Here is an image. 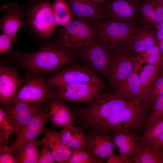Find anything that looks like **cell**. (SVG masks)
<instances>
[{
	"mask_svg": "<svg viewBox=\"0 0 163 163\" xmlns=\"http://www.w3.org/2000/svg\"><path fill=\"white\" fill-rule=\"evenodd\" d=\"M104 87L88 83H69L54 89L52 96L65 103L87 102L101 96Z\"/></svg>",
	"mask_w": 163,
	"mask_h": 163,
	"instance_id": "30bf717a",
	"label": "cell"
},
{
	"mask_svg": "<svg viewBox=\"0 0 163 163\" xmlns=\"http://www.w3.org/2000/svg\"><path fill=\"white\" fill-rule=\"evenodd\" d=\"M84 83L104 86L102 80L91 68L80 65L67 66L50 77L47 83L52 89L71 83Z\"/></svg>",
	"mask_w": 163,
	"mask_h": 163,
	"instance_id": "9c48e42d",
	"label": "cell"
},
{
	"mask_svg": "<svg viewBox=\"0 0 163 163\" xmlns=\"http://www.w3.org/2000/svg\"><path fill=\"white\" fill-rule=\"evenodd\" d=\"M7 141L8 140H6L3 134L0 133V148L3 146Z\"/></svg>",
	"mask_w": 163,
	"mask_h": 163,
	"instance_id": "7bdbcfd3",
	"label": "cell"
},
{
	"mask_svg": "<svg viewBox=\"0 0 163 163\" xmlns=\"http://www.w3.org/2000/svg\"><path fill=\"white\" fill-rule=\"evenodd\" d=\"M112 134L114 146L120 155L133 163V158L142 144L137 132L116 128Z\"/></svg>",
	"mask_w": 163,
	"mask_h": 163,
	"instance_id": "e0dca14e",
	"label": "cell"
},
{
	"mask_svg": "<svg viewBox=\"0 0 163 163\" xmlns=\"http://www.w3.org/2000/svg\"><path fill=\"white\" fill-rule=\"evenodd\" d=\"M160 62L152 64H147L142 68L139 73L142 99L148 88L158 77Z\"/></svg>",
	"mask_w": 163,
	"mask_h": 163,
	"instance_id": "f1b7e54d",
	"label": "cell"
},
{
	"mask_svg": "<svg viewBox=\"0 0 163 163\" xmlns=\"http://www.w3.org/2000/svg\"><path fill=\"white\" fill-rule=\"evenodd\" d=\"M161 151H162V153L163 154V149H161Z\"/></svg>",
	"mask_w": 163,
	"mask_h": 163,
	"instance_id": "c3c4849f",
	"label": "cell"
},
{
	"mask_svg": "<svg viewBox=\"0 0 163 163\" xmlns=\"http://www.w3.org/2000/svg\"><path fill=\"white\" fill-rule=\"evenodd\" d=\"M0 163H16L12 150L8 146L7 141L0 148Z\"/></svg>",
	"mask_w": 163,
	"mask_h": 163,
	"instance_id": "8d00e7d4",
	"label": "cell"
},
{
	"mask_svg": "<svg viewBox=\"0 0 163 163\" xmlns=\"http://www.w3.org/2000/svg\"><path fill=\"white\" fill-rule=\"evenodd\" d=\"M45 104L33 105L17 102L10 106H1L18 127L21 129L43 109Z\"/></svg>",
	"mask_w": 163,
	"mask_h": 163,
	"instance_id": "d6986e66",
	"label": "cell"
},
{
	"mask_svg": "<svg viewBox=\"0 0 163 163\" xmlns=\"http://www.w3.org/2000/svg\"><path fill=\"white\" fill-rule=\"evenodd\" d=\"M50 100L45 103L43 109L34 116L23 128L18 126L14 132L16 138L10 147L13 153L19 146L34 140L46 129L45 124L48 121Z\"/></svg>",
	"mask_w": 163,
	"mask_h": 163,
	"instance_id": "4fadbf2b",
	"label": "cell"
},
{
	"mask_svg": "<svg viewBox=\"0 0 163 163\" xmlns=\"http://www.w3.org/2000/svg\"><path fill=\"white\" fill-rule=\"evenodd\" d=\"M85 18L73 20L62 28L59 36L58 43L69 49H75L95 40L97 38L95 30L94 21Z\"/></svg>",
	"mask_w": 163,
	"mask_h": 163,
	"instance_id": "277c9868",
	"label": "cell"
},
{
	"mask_svg": "<svg viewBox=\"0 0 163 163\" xmlns=\"http://www.w3.org/2000/svg\"><path fill=\"white\" fill-rule=\"evenodd\" d=\"M38 151L37 163H54L55 161L45 139L43 138Z\"/></svg>",
	"mask_w": 163,
	"mask_h": 163,
	"instance_id": "d590c367",
	"label": "cell"
},
{
	"mask_svg": "<svg viewBox=\"0 0 163 163\" xmlns=\"http://www.w3.org/2000/svg\"><path fill=\"white\" fill-rule=\"evenodd\" d=\"M163 95V75H159L145 91L142 102L152 104Z\"/></svg>",
	"mask_w": 163,
	"mask_h": 163,
	"instance_id": "4dcf8cb0",
	"label": "cell"
},
{
	"mask_svg": "<svg viewBox=\"0 0 163 163\" xmlns=\"http://www.w3.org/2000/svg\"><path fill=\"white\" fill-rule=\"evenodd\" d=\"M144 0L145 1H149L152 0Z\"/></svg>",
	"mask_w": 163,
	"mask_h": 163,
	"instance_id": "7dc6e473",
	"label": "cell"
},
{
	"mask_svg": "<svg viewBox=\"0 0 163 163\" xmlns=\"http://www.w3.org/2000/svg\"><path fill=\"white\" fill-rule=\"evenodd\" d=\"M140 4L139 0H106L100 4L102 20L125 22L136 26L139 21Z\"/></svg>",
	"mask_w": 163,
	"mask_h": 163,
	"instance_id": "ba28073f",
	"label": "cell"
},
{
	"mask_svg": "<svg viewBox=\"0 0 163 163\" xmlns=\"http://www.w3.org/2000/svg\"><path fill=\"white\" fill-rule=\"evenodd\" d=\"M156 35L158 42L163 39V21L156 27Z\"/></svg>",
	"mask_w": 163,
	"mask_h": 163,
	"instance_id": "ab89813d",
	"label": "cell"
},
{
	"mask_svg": "<svg viewBox=\"0 0 163 163\" xmlns=\"http://www.w3.org/2000/svg\"><path fill=\"white\" fill-rule=\"evenodd\" d=\"M23 80L13 67H4L0 70V103L1 105H11L22 85Z\"/></svg>",
	"mask_w": 163,
	"mask_h": 163,
	"instance_id": "9a60e30c",
	"label": "cell"
},
{
	"mask_svg": "<svg viewBox=\"0 0 163 163\" xmlns=\"http://www.w3.org/2000/svg\"><path fill=\"white\" fill-rule=\"evenodd\" d=\"M42 142L34 140L19 146L13 153L16 163H37L38 149Z\"/></svg>",
	"mask_w": 163,
	"mask_h": 163,
	"instance_id": "d4e9b609",
	"label": "cell"
},
{
	"mask_svg": "<svg viewBox=\"0 0 163 163\" xmlns=\"http://www.w3.org/2000/svg\"><path fill=\"white\" fill-rule=\"evenodd\" d=\"M152 110L146 122L145 129L154 121L163 117V95L152 104Z\"/></svg>",
	"mask_w": 163,
	"mask_h": 163,
	"instance_id": "836d02e7",
	"label": "cell"
},
{
	"mask_svg": "<svg viewBox=\"0 0 163 163\" xmlns=\"http://www.w3.org/2000/svg\"><path fill=\"white\" fill-rule=\"evenodd\" d=\"M153 28L136 27L125 40L123 46L132 53L139 54L148 48L158 44Z\"/></svg>",
	"mask_w": 163,
	"mask_h": 163,
	"instance_id": "2e32d148",
	"label": "cell"
},
{
	"mask_svg": "<svg viewBox=\"0 0 163 163\" xmlns=\"http://www.w3.org/2000/svg\"><path fill=\"white\" fill-rule=\"evenodd\" d=\"M139 54L147 64H154L159 61L161 64L160 50L158 44L148 48Z\"/></svg>",
	"mask_w": 163,
	"mask_h": 163,
	"instance_id": "e575fe53",
	"label": "cell"
},
{
	"mask_svg": "<svg viewBox=\"0 0 163 163\" xmlns=\"http://www.w3.org/2000/svg\"><path fill=\"white\" fill-rule=\"evenodd\" d=\"M134 163H163L161 151L151 143L142 144L133 157Z\"/></svg>",
	"mask_w": 163,
	"mask_h": 163,
	"instance_id": "484cf974",
	"label": "cell"
},
{
	"mask_svg": "<svg viewBox=\"0 0 163 163\" xmlns=\"http://www.w3.org/2000/svg\"><path fill=\"white\" fill-rule=\"evenodd\" d=\"M112 54L108 79L110 86L113 88L133 71L137 54L132 53L123 46L117 49Z\"/></svg>",
	"mask_w": 163,
	"mask_h": 163,
	"instance_id": "7c38bea8",
	"label": "cell"
},
{
	"mask_svg": "<svg viewBox=\"0 0 163 163\" xmlns=\"http://www.w3.org/2000/svg\"><path fill=\"white\" fill-rule=\"evenodd\" d=\"M84 61L94 71L108 79L113 55L98 37L88 44L75 49Z\"/></svg>",
	"mask_w": 163,
	"mask_h": 163,
	"instance_id": "52a82bcc",
	"label": "cell"
},
{
	"mask_svg": "<svg viewBox=\"0 0 163 163\" xmlns=\"http://www.w3.org/2000/svg\"><path fill=\"white\" fill-rule=\"evenodd\" d=\"M136 27L129 23L107 21L103 20L94 21L95 30L98 37L112 53L123 45L125 40Z\"/></svg>",
	"mask_w": 163,
	"mask_h": 163,
	"instance_id": "8992f818",
	"label": "cell"
},
{
	"mask_svg": "<svg viewBox=\"0 0 163 163\" xmlns=\"http://www.w3.org/2000/svg\"><path fill=\"white\" fill-rule=\"evenodd\" d=\"M50 99L48 121L53 127L63 128L73 125L75 114L65 103L53 96Z\"/></svg>",
	"mask_w": 163,
	"mask_h": 163,
	"instance_id": "ffe728a7",
	"label": "cell"
},
{
	"mask_svg": "<svg viewBox=\"0 0 163 163\" xmlns=\"http://www.w3.org/2000/svg\"><path fill=\"white\" fill-rule=\"evenodd\" d=\"M139 21L142 26L156 28L163 21V5L155 0L141 3Z\"/></svg>",
	"mask_w": 163,
	"mask_h": 163,
	"instance_id": "44dd1931",
	"label": "cell"
},
{
	"mask_svg": "<svg viewBox=\"0 0 163 163\" xmlns=\"http://www.w3.org/2000/svg\"><path fill=\"white\" fill-rule=\"evenodd\" d=\"M14 42L13 40L8 35L2 33L0 35V54L12 52L14 53L12 47Z\"/></svg>",
	"mask_w": 163,
	"mask_h": 163,
	"instance_id": "74e56055",
	"label": "cell"
},
{
	"mask_svg": "<svg viewBox=\"0 0 163 163\" xmlns=\"http://www.w3.org/2000/svg\"><path fill=\"white\" fill-rule=\"evenodd\" d=\"M54 92L42 74L29 73L13 103L21 102L33 105H41L52 97Z\"/></svg>",
	"mask_w": 163,
	"mask_h": 163,
	"instance_id": "5b68a950",
	"label": "cell"
},
{
	"mask_svg": "<svg viewBox=\"0 0 163 163\" xmlns=\"http://www.w3.org/2000/svg\"><path fill=\"white\" fill-rule=\"evenodd\" d=\"M52 4L44 1L35 5L31 12V26L37 34L44 37L50 36L58 27L53 18Z\"/></svg>",
	"mask_w": 163,
	"mask_h": 163,
	"instance_id": "5bb4252c",
	"label": "cell"
},
{
	"mask_svg": "<svg viewBox=\"0 0 163 163\" xmlns=\"http://www.w3.org/2000/svg\"><path fill=\"white\" fill-rule=\"evenodd\" d=\"M73 15L78 18L97 21L102 19V9L100 4L89 0H66Z\"/></svg>",
	"mask_w": 163,
	"mask_h": 163,
	"instance_id": "7402d4cb",
	"label": "cell"
},
{
	"mask_svg": "<svg viewBox=\"0 0 163 163\" xmlns=\"http://www.w3.org/2000/svg\"><path fill=\"white\" fill-rule=\"evenodd\" d=\"M69 49L58 42L32 52L14 53L20 65L29 73L42 74L57 71L71 63L73 57Z\"/></svg>",
	"mask_w": 163,
	"mask_h": 163,
	"instance_id": "6da1fadb",
	"label": "cell"
},
{
	"mask_svg": "<svg viewBox=\"0 0 163 163\" xmlns=\"http://www.w3.org/2000/svg\"><path fill=\"white\" fill-rule=\"evenodd\" d=\"M163 134V117L151 123L139 135V139L143 144L151 143Z\"/></svg>",
	"mask_w": 163,
	"mask_h": 163,
	"instance_id": "f546056e",
	"label": "cell"
},
{
	"mask_svg": "<svg viewBox=\"0 0 163 163\" xmlns=\"http://www.w3.org/2000/svg\"><path fill=\"white\" fill-rule=\"evenodd\" d=\"M103 160L95 157L85 148L72 150L71 154L67 163H102Z\"/></svg>",
	"mask_w": 163,
	"mask_h": 163,
	"instance_id": "1f68e13d",
	"label": "cell"
},
{
	"mask_svg": "<svg viewBox=\"0 0 163 163\" xmlns=\"http://www.w3.org/2000/svg\"><path fill=\"white\" fill-rule=\"evenodd\" d=\"M163 5V0H155Z\"/></svg>",
	"mask_w": 163,
	"mask_h": 163,
	"instance_id": "bcb514c9",
	"label": "cell"
},
{
	"mask_svg": "<svg viewBox=\"0 0 163 163\" xmlns=\"http://www.w3.org/2000/svg\"><path fill=\"white\" fill-rule=\"evenodd\" d=\"M91 2L97 4H100L104 2L106 0H89Z\"/></svg>",
	"mask_w": 163,
	"mask_h": 163,
	"instance_id": "ee69618b",
	"label": "cell"
},
{
	"mask_svg": "<svg viewBox=\"0 0 163 163\" xmlns=\"http://www.w3.org/2000/svg\"><path fill=\"white\" fill-rule=\"evenodd\" d=\"M52 10L55 22L58 27H64L72 20L73 14L66 0H54Z\"/></svg>",
	"mask_w": 163,
	"mask_h": 163,
	"instance_id": "4316f807",
	"label": "cell"
},
{
	"mask_svg": "<svg viewBox=\"0 0 163 163\" xmlns=\"http://www.w3.org/2000/svg\"><path fill=\"white\" fill-rule=\"evenodd\" d=\"M144 62V60L140 55L137 54L133 70L124 79L114 87L113 92V94L127 99L136 105L142 103L139 75Z\"/></svg>",
	"mask_w": 163,
	"mask_h": 163,
	"instance_id": "8fae6325",
	"label": "cell"
},
{
	"mask_svg": "<svg viewBox=\"0 0 163 163\" xmlns=\"http://www.w3.org/2000/svg\"><path fill=\"white\" fill-rule=\"evenodd\" d=\"M43 138L48 143L55 162L67 163L71 154L72 150L61 141L57 132L46 129Z\"/></svg>",
	"mask_w": 163,
	"mask_h": 163,
	"instance_id": "603a6c76",
	"label": "cell"
},
{
	"mask_svg": "<svg viewBox=\"0 0 163 163\" xmlns=\"http://www.w3.org/2000/svg\"><path fill=\"white\" fill-rule=\"evenodd\" d=\"M151 143L156 148L161 150L163 149V134Z\"/></svg>",
	"mask_w": 163,
	"mask_h": 163,
	"instance_id": "60d3db41",
	"label": "cell"
},
{
	"mask_svg": "<svg viewBox=\"0 0 163 163\" xmlns=\"http://www.w3.org/2000/svg\"><path fill=\"white\" fill-rule=\"evenodd\" d=\"M151 110L150 104L145 102L139 105L133 104L117 111L91 129L110 135L116 128L138 132L145 129Z\"/></svg>",
	"mask_w": 163,
	"mask_h": 163,
	"instance_id": "7a4b0ae2",
	"label": "cell"
},
{
	"mask_svg": "<svg viewBox=\"0 0 163 163\" xmlns=\"http://www.w3.org/2000/svg\"><path fill=\"white\" fill-rule=\"evenodd\" d=\"M18 126L7 115L2 107H0V133L6 140L17 129Z\"/></svg>",
	"mask_w": 163,
	"mask_h": 163,
	"instance_id": "d6a6232c",
	"label": "cell"
},
{
	"mask_svg": "<svg viewBox=\"0 0 163 163\" xmlns=\"http://www.w3.org/2000/svg\"><path fill=\"white\" fill-rule=\"evenodd\" d=\"M107 163H131L132 162L120 155L113 153L107 158Z\"/></svg>",
	"mask_w": 163,
	"mask_h": 163,
	"instance_id": "f35d334b",
	"label": "cell"
},
{
	"mask_svg": "<svg viewBox=\"0 0 163 163\" xmlns=\"http://www.w3.org/2000/svg\"><path fill=\"white\" fill-rule=\"evenodd\" d=\"M160 48L161 54V64L160 67L163 65V39L158 43Z\"/></svg>",
	"mask_w": 163,
	"mask_h": 163,
	"instance_id": "b9f144b4",
	"label": "cell"
},
{
	"mask_svg": "<svg viewBox=\"0 0 163 163\" xmlns=\"http://www.w3.org/2000/svg\"><path fill=\"white\" fill-rule=\"evenodd\" d=\"M163 75V65L160 67V71L159 75Z\"/></svg>",
	"mask_w": 163,
	"mask_h": 163,
	"instance_id": "f6af8a7d",
	"label": "cell"
},
{
	"mask_svg": "<svg viewBox=\"0 0 163 163\" xmlns=\"http://www.w3.org/2000/svg\"><path fill=\"white\" fill-rule=\"evenodd\" d=\"M57 134L62 143L70 148L87 147L86 135L82 127L73 125L66 126Z\"/></svg>",
	"mask_w": 163,
	"mask_h": 163,
	"instance_id": "cb8c5ba5",
	"label": "cell"
},
{
	"mask_svg": "<svg viewBox=\"0 0 163 163\" xmlns=\"http://www.w3.org/2000/svg\"><path fill=\"white\" fill-rule=\"evenodd\" d=\"M86 149L98 159L102 160L113 153L114 145L109 134L91 130L86 135Z\"/></svg>",
	"mask_w": 163,
	"mask_h": 163,
	"instance_id": "ac0fdd59",
	"label": "cell"
},
{
	"mask_svg": "<svg viewBox=\"0 0 163 163\" xmlns=\"http://www.w3.org/2000/svg\"><path fill=\"white\" fill-rule=\"evenodd\" d=\"M11 13V12H10ZM12 12L5 16L0 24L2 33L7 34L16 43V36L19 28L24 25L21 15Z\"/></svg>",
	"mask_w": 163,
	"mask_h": 163,
	"instance_id": "83f0119b",
	"label": "cell"
},
{
	"mask_svg": "<svg viewBox=\"0 0 163 163\" xmlns=\"http://www.w3.org/2000/svg\"><path fill=\"white\" fill-rule=\"evenodd\" d=\"M133 104L113 93L102 95L89 106L80 111L79 118L84 126L91 129L117 111Z\"/></svg>",
	"mask_w": 163,
	"mask_h": 163,
	"instance_id": "3957f363",
	"label": "cell"
}]
</instances>
